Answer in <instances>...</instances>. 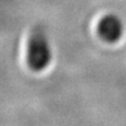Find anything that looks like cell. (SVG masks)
Instances as JSON below:
<instances>
[{
  "label": "cell",
  "mask_w": 126,
  "mask_h": 126,
  "mask_svg": "<svg viewBox=\"0 0 126 126\" xmlns=\"http://www.w3.org/2000/svg\"><path fill=\"white\" fill-rule=\"evenodd\" d=\"M27 63L32 69H44L52 60V47L46 34L42 30H35L27 43Z\"/></svg>",
  "instance_id": "cell-1"
},
{
  "label": "cell",
  "mask_w": 126,
  "mask_h": 126,
  "mask_svg": "<svg viewBox=\"0 0 126 126\" xmlns=\"http://www.w3.org/2000/svg\"><path fill=\"white\" fill-rule=\"evenodd\" d=\"M99 34L107 42H116L122 37L124 32V24L121 18L115 14L104 16L99 22Z\"/></svg>",
  "instance_id": "cell-2"
}]
</instances>
